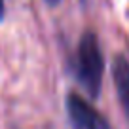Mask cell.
Instances as JSON below:
<instances>
[{"label": "cell", "mask_w": 129, "mask_h": 129, "mask_svg": "<svg viewBox=\"0 0 129 129\" xmlns=\"http://www.w3.org/2000/svg\"><path fill=\"white\" fill-rule=\"evenodd\" d=\"M103 74H105V57H103L99 38L95 32L87 30L78 42L76 57H74V76L78 84L87 91L91 99L101 95Z\"/></svg>", "instance_id": "1"}, {"label": "cell", "mask_w": 129, "mask_h": 129, "mask_svg": "<svg viewBox=\"0 0 129 129\" xmlns=\"http://www.w3.org/2000/svg\"><path fill=\"white\" fill-rule=\"evenodd\" d=\"M67 112L72 129H110L106 120L78 93L67 95Z\"/></svg>", "instance_id": "2"}, {"label": "cell", "mask_w": 129, "mask_h": 129, "mask_svg": "<svg viewBox=\"0 0 129 129\" xmlns=\"http://www.w3.org/2000/svg\"><path fill=\"white\" fill-rule=\"evenodd\" d=\"M112 78L116 84V93L121 103L125 118L129 120V61L123 55H116L112 63Z\"/></svg>", "instance_id": "3"}, {"label": "cell", "mask_w": 129, "mask_h": 129, "mask_svg": "<svg viewBox=\"0 0 129 129\" xmlns=\"http://www.w3.org/2000/svg\"><path fill=\"white\" fill-rule=\"evenodd\" d=\"M6 15V0H0V21Z\"/></svg>", "instance_id": "4"}, {"label": "cell", "mask_w": 129, "mask_h": 129, "mask_svg": "<svg viewBox=\"0 0 129 129\" xmlns=\"http://www.w3.org/2000/svg\"><path fill=\"white\" fill-rule=\"evenodd\" d=\"M59 2H61V0H46V4H48V6H57Z\"/></svg>", "instance_id": "5"}, {"label": "cell", "mask_w": 129, "mask_h": 129, "mask_svg": "<svg viewBox=\"0 0 129 129\" xmlns=\"http://www.w3.org/2000/svg\"><path fill=\"white\" fill-rule=\"evenodd\" d=\"M82 2H85V0H82Z\"/></svg>", "instance_id": "6"}]
</instances>
